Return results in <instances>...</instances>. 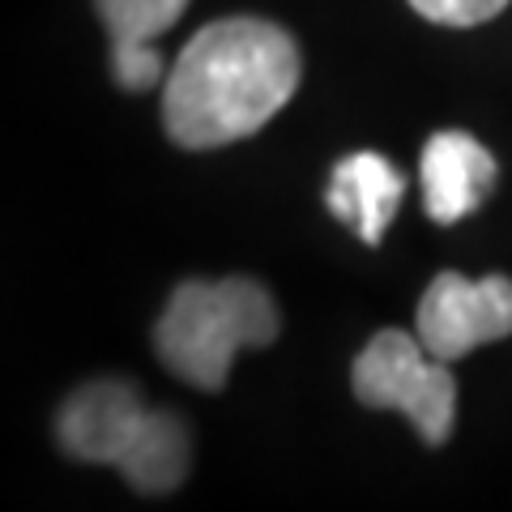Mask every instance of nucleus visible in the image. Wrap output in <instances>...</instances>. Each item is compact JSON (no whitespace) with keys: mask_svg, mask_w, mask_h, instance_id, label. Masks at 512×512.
I'll use <instances>...</instances> for the list:
<instances>
[{"mask_svg":"<svg viewBox=\"0 0 512 512\" xmlns=\"http://www.w3.org/2000/svg\"><path fill=\"white\" fill-rule=\"evenodd\" d=\"M299 90V47L265 18H222L188 39L163 82L167 137L218 150L252 137Z\"/></svg>","mask_w":512,"mask_h":512,"instance_id":"1","label":"nucleus"},{"mask_svg":"<svg viewBox=\"0 0 512 512\" xmlns=\"http://www.w3.org/2000/svg\"><path fill=\"white\" fill-rule=\"evenodd\" d=\"M56 440L73 461L116 466L141 495H171L192 466L188 423L150 410L128 380L82 384L56 414Z\"/></svg>","mask_w":512,"mask_h":512,"instance_id":"2","label":"nucleus"},{"mask_svg":"<svg viewBox=\"0 0 512 512\" xmlns=\"http://www.w3.org/2000/svg\"><path fill=\"white\" fill-rule=\"evenodd\" d=\"M278 338V308L252 278L180 282L154 325V350L171 376L214 393L227 384L239 350Z\"/></svg>","mask_w":512,"mask_h":512,"instance_id":"3","label":"nucleus"},{"mask_svg":"<svg viewBox=\"0 0 512 512\" xmlns=\"http://www.w3.org/2000/svg\"><path fill=\"white\" fill-rule=\"evenodd\" d=\"M355 397L372 410H402L423 444H444L457 414V384L448 363L419 342V333L384 329L355 359Z\"/></svg>","mask_w":512,"mask_h":512,"instance_id":"4","label":"nucleus"},{"mask_svg":"<svg viewBox=\"0 0 512 512\" xmlns=\"http://www.w3.org/2000/svg\"><path fill=\"white\" fill-rule=\"evenodd\" d=\"M414 333L436 359L453 363L466 359L470 350L504 342L512 333V278H461L440 274L427 282L419 299V316H414Z\"/></svg>","mask_w":512,"mask_h":512,"instance_id":"5","label":"nucleus"},{"mask_svg":"<svg viewBox=\"0 0 512 512\" xmlns=\"http://www.w3.org/2000/svg\"><path fill=\"white\" fill-rule=\"evenodd\" d=\"M500 167L470 133L444 128L423 146V205L436 222H461L491 197Z\"/></svg>","mask_w":512,"mask_h":512,"instance_id":"6","label":"nucleus"},{"mask_svg":"<svg viewBox=\"0 0 512 512\" xmlns=\"http://www.w3.org/2000/svg\"><path fill=\"white\" fill-rule=\"evenodd\" d=\"M402 197H406V175L376 150L346 154L342 163L333 167L329 188H325L329 210L338 214L363 244H380Z\"/></svg>","mask_w":512,"mask_h":512,"instance_id":"7","label":"nucleus"},{"mask_svg":"<svg viewBox=\"0 0 512 512\" xmlns=\"http://www.w3.org/2000/svg\"><path fill=\"white\" fill-rule=\"evenodd\" d=\"M111 43H158L163 30L184 18L188 0H94Z\"/></svg>","mask_w":512,"mask_h":512,"instance_id":"8","label":"nucleus"},{"mask_svg":"<svg viewBox=\"0 0 512 512\" xmlns=\"http://www.w3.org/2000/svg\"><path fill=\"white\" fill-rule=\"evenodd\" d=\"M167 60L158 52V43H111V77L124 90H154L167 82Z\"/></svg>","mask_w":512,"mask_h":512,"instance_id":"9","label":"nucleus"},{"mask_svg":"<svg viewBox=\"0 0 512 512\" xmlns=\"http://www.w3.org/2000/svg\"><path fill=\"white\" fill-rule=\"evenodd\" d=\"M410 9L436 26H483L508 9V0H410Z\"/></svg>","mask_w":512,"mask_h":512,"instance_id":"10","label":"nucleus"}]
</instances>
